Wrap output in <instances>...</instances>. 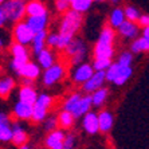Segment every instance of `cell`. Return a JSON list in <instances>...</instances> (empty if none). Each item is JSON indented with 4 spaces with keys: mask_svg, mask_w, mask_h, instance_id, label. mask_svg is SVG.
<instances>
[{
    "mask_svg": "<svg viewBox=\"0 0 149 149\" xmlns=\"http://www.w3.org/2000/svg\"><path fill=\"white\" fill-rule=\"evenodd\" d=\"M113 35H114V32L111 31V28H105L102 31L97 42V46H95L97 58H111V55H113V49H111Z\"/></svg>",
    "mask_w": 149,
    "mask_h": 149,
    "instance_id": "6da1fadb",
    "label": "cell"
},
{
    "mask_svg": "<svg viewBox=\"0 0 149 149\" xmlns=\"http://www.w3.org/2000/svg\"><path fill=\"white\" fill-rule=\"evenodd\" d=\"M79 101H81L79 94H74L73 97H70V100H67V102L65 104V110H69L73 113L75 110V108L78 106V104H79Z\"/></svg>",
    "mask_w": 149,
    "mask_h": 149,
    "instance_id": "f546056e",
    "label": "cell"
},
{
    "mask_svg": "<svg viewBox=\"0 0 149 149\" xmlns=\"http://www.w3.org/2000/svg\"><path fill=\"white\" fill-rule=\"evenodd\" d=\"M73 117H74V114L71 111H69V110L62 111L61 116H59V124L62 125V126H65V128H69L73 124Z\"/></svg>",
    "mask_w": 149,
    "mask_h": 149,
    "instance_id": "83f0119b",
    "label": "cell"
},
{
    "mask_svg": "<svg viewBox=\"0 0 149 149\" xmlns=\"http://www.w3.org/2000/svg\"><path fill=\"white\" fill-rule=\"evenodd\" d=\"M19 100L23 101V102H27V104L34 105L38 100V95L35 93V90L31 86H24L19 93Z\"/></svg>",
    "mask_w": 149,
    "mask_h": 149,
    "instance_id": "5bb4252c",
    "label": "cell"
},
{
    "mask_svg": "<svg viewBox=\"0 0 149 149\" xmlns=\"http://www.w3.org/2000/svg\"><path fill=\"white\" fill-rule=\"evenodd\" d=\"M46 23H47V14L43 15H36V16H28L27 24L32 28V31L36 34V32L45 30Z\"/></svg>",
    "mask_w": 149,
    "mask_h": 149,
    "instance_id": "9c48e42d",
    "label": "cell"
},
{
    "mask_svg": "<svg viewBox=\"0 0 149 149\" xmlns=\"http://www.w3.org/2000/svg\"><path fill=\"white\" fill-rule=\"evenodd\" d=\"M149 50V43L146 42V39L142 36L141 39H137V40L133 43L132 46V51L133 52H140V51H145Z\"/></svg>",
    "mask_w": 149,
    "mask_h": 149,
    "instance_id": "f1b7e54d",
    "label": "cell"
},
{
    "mask_svg": "<svg viewBox=\"0 0 149 149\" xmlns=\"http://www.w3.org/2000/svg\"><path fill=\"white\" fill-rule=\"evenodd\" d=\"M124 16H125V12L121 10H114L111 12V16H110V24L114 26V27H120V26L124 23Z\"/></svg>",
    "mask_w": 149,
    "mask_h": 149,
    "instance_id": "603a6c76",
    "label": "cell"
},
{
    "mask_svg": "<svg viewBox=\"0 0 149 149\" xmlns=\"http://www.w3.org/2000/svg\"><path fill=\"white\" fill-rule=\"evenodd\" d=\"M140 23H141L142 26H149V15H145V16H141L140 17Z\"/></svg>",
    "mask_w": 149,
    "mask_h": 149,
    "instance_id": "b9f144b4",
    "label": "cell"
},
{
    "mask_svg": "<svg viewBox=\"0 0 149 149\" xmlns=\"http://www.w3.org/2000/svg\"><path fill=\"white\" fill-rule=\"evenodd\" d=\"M98 1H101V0H98Z\"/></svg>",
    "mask_w": 149,
    "mask_h": 149,
    "instance_id": "c3c4849f",
    "label": "cell"
},
{
    "mask_svg": "<svg viewBox=\"0 0 149 149\" xmlns=\"http://www.w3.org/2000/svg\"><path fill=\"white\" fill-rule=\"evenodd\" d=\"M38 58H39L40 65L45 67V69H49V67L52 66V55L47 50H42L40 54L38 55Z\"/></svg>",
    "mask_w": 149,
    "mask_h": 149,
    "instance_id": "cb8c5ba5",
    "label": "cell"
},
{
    "mask_svg": "<svg viewBox=\"0 0 149 149\" xmlns=\"http://www.w3.org/2000/svg\"><path fill=\"white\" fill-rule=\"evenodd\" d=\"M62 74H63L62 67L59 66V65H54V66L49 67V69L46 70L43 82H45V85L50 86V85H52L54 82H56V81L62 77Z\"/></svg>",
    "mask_w": 149,
    "mask_h": 149,
    "instance_id": "ba28073f",
    "label": "cell"
},
{
    "mask_svg": "<svg viewBox=\"0 0 149 149\" xmlns=\"http://www.w3.org/2000/svg\"><path fill=\"white\" fill-rule=\"evenodd\" d=\"M67 7H69L67 0H58V1H56V8H58L59 11H65Z\"/></svg>",
    "mask_w": 149,
    "mask_h": 149,
    "instance_id": "f35d334b",
    "label": "cell"
},
{
    "mask_svg": "<svg viewBox=\"0 0 149 149\" xmlns=\"http://www.w3.org/2000/svg\"><path fill=\"white\" fill-rule=\"evenodd\" d=\"M45 39H46V31L42 30V31L36 32L34 36V51L36 55L40 54V51L43 50V43H45Z\"/></svg>",
    "mask_w": 149,
    "mask_h": 149,
    "instance_id": "44dd1931",
    "label": "cell"
},
{
    "mask_svg": "<svg viewBox=\"0 0 149 149\" xmlns=\"http://www.w3.org/2000/svg\"><path fill=\"white\" fill-rule=\"evenodd\" d=\"M120 67H121L120 63H114V65H111V66L106 70V79L113 82V81L116 79V77H117L118 71H120Z\"/></svg>",
    "mask_w": 149,
    "mask_h": 149,
    "instance_id": "d6a6232c",
    "label": "cell"
},
{
    "mask_svg": "<svg viewBox=\"0 0 149 149\" xmlns=\"http://www.w3.org/2000/svg\"><path fill=\"white\" fill-rule=\"evenodd\" d=\"M12 54H14L15 58H22V59H28V52L24 49L23 43H19L17 42L16 45H14L12 47Z\"/></svg>",
    "mask_w": 149,
    "mask_h": 149,
    "instance_id": "484cf974",
    "label": "cell"
},
{
    "mask_svg": "<svg viewBox=\"0 0 149 149\" xmlns=\"http://www.w3.org/2000/svg\"><path fill=\"white\" fill-rule=\"evenodd\" d=\"M0 1H4V0H0Z\"/></svg>",
    "mask_w": 149,
    "mask_h": 149,
    "instance_id": "bcb514c9",
    "label": "cell"
},
{
    "mask_svg": "<svg viewBox=\"0 0 149 149\" xmlns=\"http://www.w3.org/2000/svg\"><path fill=\"white\" fill-rule=\"evenodd\" d=\"M83 128L87 133L90 134H94L100 130V118L94 113H87L83 118Z\"/></svg>",
    "mask_w": 149,
    "mask_h": 149,
    "instance_id": "52a82bcc",
    "label": "cell"
},
{
    "mask_svg": "<svg viewBox=\"0 0 149 149\" xmlns=\"http://www.w3.org/2000/svg\"><path fill=\"white\" fill-rule=\"evenodd\" d=\"M118 63H120L121 66H130V63H132V55H130V54H128V52L122 54V55L120 56Z\"/></svg>",
    "mask_w": 149,
    "mask_h": 149,
    "instance_id": "d590c367",
    "label": "cell"
},
{
    "mask_svg": "<svg viewBox=\"0 0 149 149\" xmlns=\"http://www.w3.org/2000/svg\"><path fill=\"white\" fill-rule=\"evenodd\" d=\"M26 7L23 0H8L3 4V10L6 11L7 17L12 22H17L23 16V14L26 12Z\"/></svg>",
    "mask_w": 149,
    "mask_h": 149,
    "instance_id": "3957f363",
    "label": "cell"
},
{
    "mask_svg": "<svg viewBox=\"0 0 149 149\" xmlns=\"http://www.w3.org/2000/svg\"><path fill=\"white\" fill-rule=\"evenodd\" d=\"M0 124H7V116L4 114V113L0 114Z\"/></svg>",
    "mask_w": 149,
    "mask_h": 149,
    "instance_id": "ee69618b",
    "label": "cell"
},
{
    "mask_svg": "<svg viewBox=\"0 0 149 149\" xmlns=\"http://www.w3.org/2000/svg\"><path fill=\"white\" fill-rule=\"evenodd\" d=\"M55 126H56V121L52 120V118L46 122V130H52V129H55Z\"/></svg>",
    "mask_w": 149,
    "mask_h": 149,
    "instance_id": "ab89813d",
    "label": "cell"
},
{
    "mask_svg": "<svg viewBox=\"0 0 149 149\" xmlns=\"http://www.w3.org/2000/svg\"><path fill=\"white\" fill-rule=\"evenodd\" d=\"M81 22H82V16H81L79 11L73 10L70 12H67L62 22V26H61V34L73 38V35L79 28Z\"/></svg>",
    "mask_w": 149,
    "mask_h": 149,
    "instance_id": "7a4b0ae2",
    "label": "cell"
},
{
    "mask_svg": "<svg viewBox=\"0 0 149 149\" xmlns=\"http://www.w3.org/2000/svg\"><path fill=\"white\" fill-rule=\"evenodd\" d=\"M105 78H106V73L105 70H98L97 73H94L90 79H87L83 85V89L86 91H94L95 89H100L104 83Z\"/></svg>",
    "mask_w": 149,
    "mask_h": 149,
    "instance_id": "8992f818",
    "label": "cell"
},
{
    "mask_svg": "<svg viewBox=\"0 0 149 149\" xmlns=\"http://www.w3.org/2000/svg\"><path fill=\"white\" fill-rule=\"evenodd\" d=\"M106 95H108V90H106V89H100V90H97L93 95V105L100 106V105L105 101Z\"/></svg>",
    "mask_w": 149,
    "mask_h": 149,
    "instance_id": "4dcf8cb0",
    "label": "cell"
},
{
    "mask_svg": "<svg viewBox=\"0 0 149 149\" xmlns=\"http://www.w3.org/2000/svg\"><path fill=\"white\" fill-rule=\"evenodd\" d=\"M14 137V130L8 126V124H0V140L10 141Z\"/></svg>",
    "mask_w": 149,
    "mask_h": 149,
    "instance_id": "d4e9b609",
    "label": "cell"
},
{
    "mask_svg": "<svg viewBox=\"0 0 149 149\" xmlns=\"http://www.w3.org/2000/svg\"><path fill=\"white\" fill-rule=\"evenodd\" d=\"M91 77H93V67L89 66V65H82L75 71L74 79L77 82H86L87 79H90Z\"/></svg>",
    "mask_w": 149,
    "mask_h": 149,
    "instance_id": "4fadbf2b",
    "label": "cell"
},
{
    "mask_svg": "<svg viewBox=\"0 0 149 149\" xmlns=\"http://www.w3.org/2000/svg\"><path fill=\"white\" fill-rule=\"evenodd\" d=\"M32 111H34V105L19 101L15 106V114L19 118H32Z\"/></svg>",
    "mask_w": 149,
    "mask_h": 149,
    "instance_id": "7c38bea8",
    "label": "cell"
},
{
    "mask_svg": "<svg viewBox=\"0 0 149 149\" xmlns=\"http://www.w3.org/2000/svg\"><path fill=\"white\" fill-rule=\"evenodd\" d=\"M47 43H49L50 46H56V47H58V43H59V35H55V34L50 35L49 39H47Z\"/></svg>",
    "mask_w": 149,
    "mask_h": 149,
    "instance_id": "8d00e7d4",
    "label": "cell"
},
{
    "mask_svg": "<svg viewBox=\"0 0 149 149\" xmlns=\"http://www.w3.org/2000/svg\"><path fill=\"white\" fill-rule=\"evenodd\" d=\"M19 75L27 77V78H31V79H35L36 77L39 75V67L34 63H26L24 66L22 67V70L19 71Z\"/></svg>",
    "mask_w": 149,
    "mask_h": 149,
    "instance_id": "e0dca14e",
    "label": "cell"
},
{
    "mask_svg": "<svg viewBox=\"0 0 149 149\" xmlns=\"http://www.w3.org/2000/svg\"><path fill=\"white\" fill-rule=\"evenodd\" d=\"M26 12L28 14V16H36V15L46 14V8L43 7V4L39 3V1H31V3L27 4Z\"/></svg>",
    "mask_w": 149,
    "mask_h": 149,
    "instance_id": "d6986e66",
    "label": "cell"
},
{
    "mask_svg": "<svg viewBox=\"0 0 149 149\" xmlns=\"http://www.w3.org/2000/svg\"><path fill=\"white\" fill-rule=\"evenodd\" d=\"M7 19H8V17H7V14H6V11L1 8V10H0V24H4Z\"/></svg>",
    "mask_w": 149,
    "mask_h": 149,
    "instance_id": "60d3db41",
    "label": "cell"
},
{
    "mask_svg": "<svg viewBox=\"0 0 149 149\" xmlns=\"http://www.w3.org/2000/svg\"><path fill=\"white\" fill-rule=\"evenodd\" d=\"M12 87H14V81L11 79V78L3 79L1 83H0V93H1V95H6L7 93H10Z\"/></svg>",
    "mask_w": 149,
    "mask_h": 149,
    "instance_id": "836d02e7",
    "label": "cell"
},
{
    "mask_svg": "<svg viewBox=\"0 0 149 149\" xmlns=\"http://www.w3.org/2000/svg\"><path fill=\"white\" fill-rule=\"evenodd\" d=\"M70 3L73 6V10L83 12V11L89 10V7H90V4H91V0H71Z\"/></svg>",
    "mask_w": 149,
    "mask_h": 149,
    "instance_id": "4316f807",
    "label": "cell"
},
{
    "mask_svg": "<svg viewBox=\"0 0 149 149\" xmlns=\"http://www.w3.org/2000/svg\"><path fill=\"white\" fill-rule=\"evenodd\" d=\"M100 130L101 132H109L111 129V125H113V117L109 111H102L100 116Z\"/></svg>",
    "mask_w": 149,
    "mask_h": 149,
    "instance_id": "2e32d148",
    "label": "cell"
},
{
    "mask_svg": "<svg viewBox=\"0 0 149 149\" xmlns=\"http://www.w3.org/2000/svg\"><path fill=\"white\" fill-rule=\"evenodd\" d=\"M66 49L70 55L75 56V58H74L75 62H79L81 58H82L83 54H85V46H83V43L81 40H71Z\"/></svg>",
    "mask_w": 149,
    "mask_h": 149,
    "instance_id": "30bf717a",
    "label": "cell"
},
{
    "mask_svg": "<svg viewBox=\"0 0 149 149\" xmlns=\"http://www.w3.org/2000/svg\"><path fill=\"white\" fill-rule=\"evenodd\" d=\"M34 36L35 32L32 31V28L27 23H19L15 27V38H16V40L19 43L27 45V43L34 40Z\"/></svg>",
    "mask_w": 149,
    "mask_h": 149,
    "instance_id": "5b68a950",
    "label": "cell"
},
{
    "mask_svg": "<svg viewBox=\"0 0 149 149\" xmlns=\"http://www.w3.org/2000/svg\"><path fill=\"white\" fill-rule=\"evenodd\" d=\"M144 38H145L146 42L149 43V26H146L145 30H144Z\"/></svg>",
    "mask_w": 149,
    "mask_h": 149,
    "instance_id": "7bdbcfd3",
    "label": "cell"
},
{
    "mask_svg": "<svg viewBox=\"0 0 149 149\" xmlns=\"http://www.w3.org/2000/svg\"><path fill=\"white\" fill-rule=\"evenodd\" d=\"M73 145H74V137H73V136H67L66 139H65V144H63V148L70 149V148H73Z\"/></svg>",
    "mask_w": 149,
    "mask_h": 149,
    "instance_id": "74e56055",
    "label": "cell"
},
{
    "mask_svg": "<svg viewBox=\"0 0 149 149\" xmlns=\"http://www.w3.org/2000/svg\"><path fill=\"white\" fill-rule=\"evenodd\" d=\"M111 66L110 58H97L94 62V69L95 70H105Z\"/></svg>",
    "mask_w": 149,
    "mask_h": 149,
    "instance_id": "1f68e13d",
    "label": "cell"
},
{
    "mask_svg": "<svg viewBox=\"0 0 149 149\" xmlns=\"http://www.w3.org/2000/svg\"><path fill=\"white\" fill-rule=\"evenodd\" d=\"M47 146L52 149H62L65 144V134L61 130H54L51 134L47 137Z\"/></svg>",
    "mask_w": 149,
    "mask_h": 149,
    "instance_id": "8fae6325",
    "label": "cell"
},
{
    "mask_svg": "<svg viewBox=\"0 0 149 149\" xmlns=\"http://www.w3.org/2000/svg\"><path fill=\"white\" fill-rule=\"evenodd\" d=\"M111 1H113V3H117V1H118V0H111Z\"/></svg>",
    "mask_w": 149,
    "mask_h": 149,
    "instance_id": "f6af8a7d",
    "label": "cell"
},
{
    "mask_svg": "<svg viewBox=\"0 0 149 149\" xmlns=\"http://www.w3.org/2000/svg\"><path fill=\"white\" fill-rule=\"evenodd\" d=\"M91 104H93V97H83V98H81L78 106H77L75 110L73 111L74 117H81L82 114L87 113V110L90 109Z\"/></svg>",
    "mask_w": 149,
    "mask_h": 149,
    "instance_id": "9a60e30c",
    "label": "cell"
},
{
    "mask_svg": "<svg viewBox=\"0 0 149 149\" xmlns=\"http://www.w3.org/2000/svg\"><path fill=\"white\" fill-rule=\"evenodd\" d=\"M51 104V97H49L47 94H42L40 97H38L36 102L34 104V111H32V120L34 121H42L46 117L47 113V108Z\"/></svg>",
    "mask_w": 149,
    "mask_h": 149,
    "instance_id": "277c9868",
    "label": "cell"
},
{
    "mask_svg": "<svg viewBox=\"0 0 149 149\" xmlns=\"http://www.w3.org/2000/svg\"><path fill=\"white\" fill-rule=\"evenodd\" d=\"M125 15H126V17H128L129 20H137V19H140V14L139 11L136 10V8L133 7H128L126 10H125Z\"/></svg>",
    "mask_w": 149,
    "mask_h": 149,
    "instance_id": "e575fe53",
    "label": "cell"
},
{
    "mask_svg": "<svg viewBox=\"0 0 149 149\" xmlns=\"http://www.w3.org/2000/svg\"><path fill=\"white\" fill-rule=\"evenodd\" d=\"M12 141H14L15 145H22L23 142L27 141V134L22 128H19L17 125L14 126V137H12Z\"/></svg>",
    "mask_w": 149,
    "mask_h": 149,
    "instance_id": "7402d4cb",
    "label": "cell"
},
{
    "mask_svg": "<svg viewBox=\"0 0 149 149\" xmlns=\"http://www.w3.org/2000/svg\"><path fill=\"white\" fill-rule=\"evenodd\" d=\"M130 75H132V67L130 66H121L117 77H116V79L113 81V82H114L116 85H124Z\"/></svg>",
    "mask_w": 149,
    "mask_h": 149,
    "instance_id": "ffe728a7",
    "label": "cell"
},
{
    "mask_svg": "<svg viewBox=\"0 0 149 149\" xmlns=\"http://www.w3.org/2000/svg\"><path fill=\"white\" fill-rule=\"evenodd\" d=\"M67 1H71V0H67Z\"/></svg>",
    "mask_w": 149,
    "mask_h": 149,
    "instance_id": "7dc6e473",
    "label": "cell"
},
{
    "mask_svg": "<svg viewBox=\"0 0 149 149\" xmlns=\"http://www.w3.org/2000/svg\"><path fill=\"white\" fill-rule=\"evenodd\" d=\"M118 28H120L121 35L128 36V38H134L137 32H139V28L136 27V24H133L132 22H124Z\"/></svg>",
    "mask_w": 149,
    "mask_h": 149,
    "instance_id": "ac0fdd59",
    "label": "cell"
}]
</instances>
